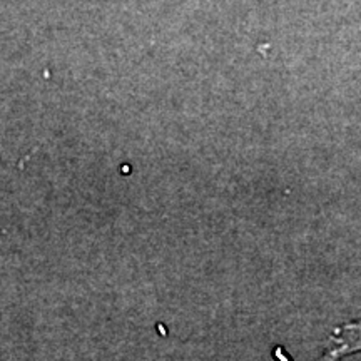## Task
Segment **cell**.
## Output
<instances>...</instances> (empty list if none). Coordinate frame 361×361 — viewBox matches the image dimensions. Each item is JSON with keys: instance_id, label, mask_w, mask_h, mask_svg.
<instances>
[{"instance_id": "1", "label": "cell", "mask_w": 361, "mask_h": 361, "mask_svg": "<svg viewBox=\"0 0 361 361\" xmlns=\"http://www.w3.org/2000/svg\"><path fill=\"white\" fill-rule=\"evenodd\" d=\"M361 351V318L358 322L343 324L328 338L324 358L338 360Z\"/></svg>"}]
</instances>
